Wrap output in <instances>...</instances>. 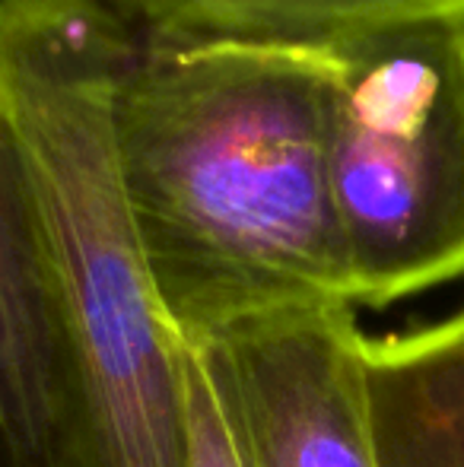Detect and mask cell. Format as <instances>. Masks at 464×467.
Listing matches in <instances>:
<instances>
[{"mask_svg": "<svg viewBox=\"0 0 464 467\" xmlns=\"http://www.w3.org/2000/svg\"><path fill=\"white\" fill-rule=\"evenodd\" d=\"M325 51L353 306L385 308L464 277V23L388 26Z\"/></svg>", "mask_w": 464, "mask_h": 467, "instance_id": "cell-3", "label": "cell"}, {"mask_svg": "<svg viewBox=\"0 0 464 467\" xmlns=\"http://www.w3.org/2000/svg\"><path fill=\"white\" fill-rule=\"evenodd\" d=\"M188 410V467H245L235 432L198 353L181 347Z\"/></svg>", "mask_w": 464, "mask_h": 467, "instance_id": "cell-8", "label": "cell"}, {"mask_svg": "<svg viewBox=\"0 0 464 467\" xmlns=\"http://www.w3.org/2000/svg\"><path fill=\"white\" fill-rule=\"evenodd\" d=\"M0 467H57L55 283L42 216L0 102Z\"/></svg>", "mask_w": 464, "mask_h": 467, "instance_id": "cell-5", "label": "cell"}, {"mask_svg": "<svg viewBox=\"0 0 464 467\" xmlns=\"http://www.w3.org/2000/svg\"><path fill=\"white\" fill-rule=\"evenodd\" d=\"M325 45L150 36L115 96L124 201L181 347L353 306L328 179Z\"/></svg>", "mask_w": 464, "mask_h": 467, "instance_id": "cell-1", "label": "cell"}, {"mask_svg": "<svg viewBox=\"0 0 464 467\" xmlns=\"http://www.w3.org/2000/svg\"><path fill=\"white\" fill-rule=\"evenodd\" d=\"M350 306L235 325L198 353L245 467H372Z\"/></svg>", "mask_w": 464, "mask_h": 467, "instance_id": "cell-4", "label": "cell"}, {"mask_svg": "<svg viewBox=\"0 0 464 467\" xmlns=\"http://www.w3.org/2000/svg\"><path fill=\"white\" fill-rule=\"evenodd\" d=\"M150 36L331 45L363 32L461 19L464 0H106Z\"/></svg>", "mask_w": 464, "mask_h": 467, "instance_id": "cell-7", "label": "cell"}, {"mask_svg": "<svg viewBox=\"0 0 464 467\" xmlns=\"http://www.w3.org/2000/svg\"><path fill=\"white\" fill-rule=\"evenodd\" d=\"M372 467H464V308L401 334L359 337Z\"/></svg>", "mask_w": 464, "mask_h": 467, "instance_id": "cell-6", "label": "cell"}, {"mask_svg": "<svg viewBox=\"0 0 464 467\" xmlns=\"http://www.w3.org/2000/svg\"><path fill=\"white\" fill-rule=\"evenodd\" d=\"M134 48L106 0H0V102L55 283L57 467H188L181 344L118 160L115 96Z\"/></svg>", "mask_w": 464, "mask_h": 467, "instance_id": "cell-2", "label": "cell"}]
</instances>
